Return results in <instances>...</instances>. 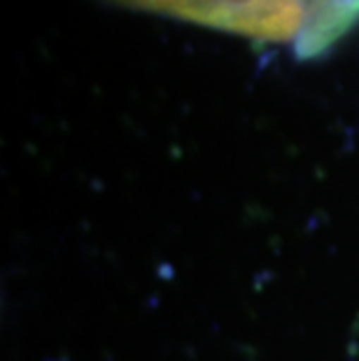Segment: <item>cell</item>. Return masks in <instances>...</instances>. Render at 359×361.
Returning <instances> with one entry per match:
<instances>
[{
  "instance_id": "obj_1",
  "label": "cell",
  "mask_w": 359,
  "mask_h": 361,
  "mask_svg": "<svg viewBox=\"0 0 359 361\" xmlns=\"http://www.w3.org/2000/svg\"><path fill=\"white\" fill-rule=\"evenodd\" d=\"M198 26L252 37L257 42H296L315 0H110Z\"/></svg>"
}]
</instances>
